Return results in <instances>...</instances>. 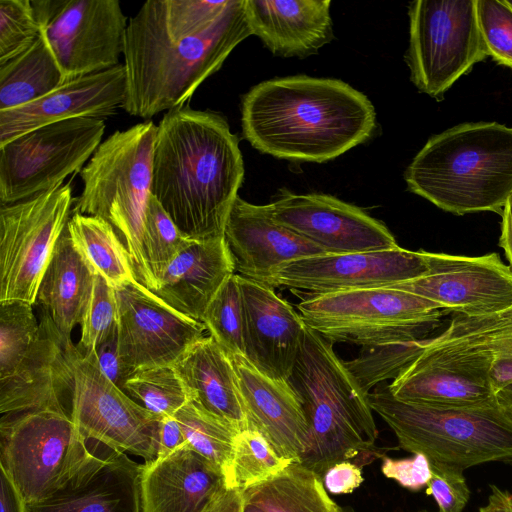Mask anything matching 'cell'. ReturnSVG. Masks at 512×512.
<instances>
[{
	"label": "cell",
	"instance_id": "obj_13",
	"mask_svg": "<svg viewBox=\"0 0 512 512\" xmlns=\"http://www.w3.org/2000/svg\"><path fill=\"white\" fill-rule=\"evenodd\" d=\"M73 372L71 419L88 439L110 449L156 459L161 418L132 400L102 372L95 350L66 348Z\"/></svg>",
	"mask_w": 512,
	"mask_h": 512
},
{
	"label": "cell",
	"instance_id": "obj_41",
	"mask_svg": "<svg viewBox=\"0 0 512 512\" xmlns=\"http://www.w3.org/2000/svg\"><path fill=\"white\" fill-rule=\"evenodd\" d=\"M165 33L174 40L199 35L222 16L231 0H149Z\"/></svg>",
	"mask_w": 512,
	"mask_h": 512
},
{
	"label": "cell",
	"instance_id": "obj_43",
	"mask_svg": "<svg viewBox=\"0 0 512 512\" xmlns=\"http://www.w3.org/2000/svg\"><path fill=\"white\" fill-rule=\"evenodd\" d=\"M39 36L31 0H0V65L25 52Z\"/></svg>",
	"mask_w": 512,
	"mask_h": 512
},
{
	"label": "cell",
	"instance_id": "obj_30",
	"mask_svg": "<svg viewBox=\"0 0 512 512\" xmlns=\"http://www.w3.org/2000/svg\"><path fill=\"white\" fill-rule=\"evenodd\" d=\"M95 273L74 246L67 227L41 280L36 303L42 306L67 345L89 305Z\"/></svg>",
	"mask_w": 512,
	"mask_h": 512
},
{
	"label": "cell",
	"instance_id": "obj_10",
	"mask_svg": "<svg viewBox=\"0 0 512 512\" xmlns=\"http://www.w3.org/2000/svg\"><path fill=\"white\" fill-rule=\"evenodd\" d=\"M405 60L416 88L440 101L444 93L488 54L476 0H417L409 5Z\"/></svg>",
	"mask_w": 512,
	"mask_h": 512
},
{
	"label": "cell",
	"instance_id": "obj_52",
	"mask_svg": "<svg viewBox=\"0 0 512 512\" xmlns=\"http://www.w3.org/2000/svg\"><path fill=\"white\" fill-rule=\"evenodd\" d=\"M1 492L0 506L1 512H26V503L11 478L1 469L0 472Z\"/></svg>",
	"mask_w": 512,
	"mask_h": 512
},
{
	"label": "cell",
	"instance_id": "obj_54",
	"mask_svg": "<svg viewBox=\"0 0 512 512\" xmlns=\"http://www.w3.org/2000/svg\"><path fill=\"white\" fill-rule=\"evenodd\" d=\"M491 494L488 503L479 508V512H512V494L490 485Z\"/></svg>",
	"mask_w": 512,
	"mask_h": 512
},
{
	"label": "cell",
	"instance_id": "obj_40",
	"mask_svg": "<svg viewBox=\"0 0 512 512\" xmlns=\"http://www.w3.org/2000/svg\"><path fill=\"white\" fill-rule=\"evenodd\" d=\"M192 241L152 195L145 215L142 243L156 287L158 278L167 266Z\"/></svg>",
	"mask_w": 512,
	"mask_h": 512
},
{
	"label": "cell",
	"instance_id": "obj_48",
	"mask_svg": "<svg viewBox=\"0 0 512 512\" xmlns=\"http://www.w3.org/2000/svg\"><path fill=\"white\" fill-rule=\"evenodd\" d=\"M95 353L105 376L124 391V385L133 372L122 361L119 351L118 328L95 348Z\"/></svg>",
	"mask_w": 512,
	"mask_h": 512
},
{
	"label": "cell",
	"instance_id": "obj_9",
	"mask_svg": "<svg viewBox=\"0 0 512 512\" xmlns=\"http://www.w3.org/2000/svg\"><path fill=\"white\" fill-rule=\"evenodd\" d=\"M65 409L4 414L0 467L26 504L54 493L92 454Z\"/></svg>",
	"mask_w": 512,
	"mask_h": 512
},
{
	"label": "cell",
	"instance_id": "obj_16",
	"mask_svg": "<svg viewBox=\"0 0 512 512\" xmlns=\"http://www.w3.org/2000/svg\"><path fill=\"white\" fill-rule=\"evenodd\" d=\"M428 272L388 286L437 303L444 311L484 317L512 309V269L498 253L462 256L421 250Z\"/></svg>",
	"mask_w": 512,
	"mask_h": 512
},
{
	"label": "cell",
	"instance_id": "obj_6",
	"mask_svg": "<svg viewBox=\"0 0 512 512\" xmlns=\"http://www.w3.org/2000/svg\"><path fill=\"white\" fill-rule=\"evenodd\" d=\"M157 126L152 121L115 131L80 172L83 190L73 212L109 222L125 245L136 280L153 292L155 281L143 250V229L152 196Z\"/></svg>",
	"mask_w": 512,
	"mask_h": 512
},
{
	"label": "cell",
	"instance_id": "obj_7",
	"mask_svg": "<svg viewBox=\"0 0 512 512\" xmlns=\"http://www.w3.org/2000/svg\"><path fill=\"white\" fill-rule=\"evenodd\" d=\"M368 399L405 451L463 470L488 462L512 466V420L497 405L441 409L410 404L394 398L388 385L374 388Z\"/></svg>",
	"mask_w": 512,
	"mask_h": 512
},
{
	"label": "cell",
	"instance_id": "obj_45",
	"mask_svg": "<svg viewBox=\"0 0 512 512\" xmlns=\"http://www.w3.org/2000/svg\"><path fill=\"white\" fill-rule=\"evenodd\" d=\"M80 344L84 351L95 350L118 328V304L115 289L96 275L92 296L85 312Z\"/></svg>",
	"mask_w": 512,
	"mask_h": 512
},
{
	"label": "cell",
	"instance_id": "obj_31",
	"mask_svg": "<svg viewBox=\"0 0 512 512\" xmlns=\"http://www.w3.org/2000/svg\"><path fill=\"white\" fill-rule=\"evenodd\" d=\"M245 502L266 512H340L322 478L299 462H292L270 480L243 490Z\"/></svg>",
	"mask_w": 512,
	"mask_h": 512
},
{
	"label": "cell",
	"instance_id": "obj_44",
	"mask_svg": "<svg viewBox=\"0 0 512 512\" xmlns=\"http://www.w3.org/2000/svg\"><path fill=\"white\" fill-rule=\"evenodd\" d=\"M476 12L488 56L512 69V7L506 0H476Z\"/></svg>",
	"mask_w": 512,
	"mask_h": 512
},
{
	"label": "cell",
	"instance_id": "obj_23",
	"mask_svg": "<svg viewBox=\"0 0 512 512\" xmlns=\"http://www.w3.org/2000/svg\"><path fill=\"white\" fill-rule=\"evenodd\" d=\"M142 466L117 450L92 453L54 493L26 504V512H142Z\"/></svg>",
	"mask_w": 512,
	"mask_h": 512
},
{
	"label": "cell",
	"instance_id": "obj_25",
	"mask_svg": "<svg viewBox=\"0 0 512 512\" xmlns=\"http://www.w3.org/2000/svg\"><path fill=\"white\" fill-rule=\"evenodd\" d=\"M40 334L14 371L0 379V412L65 409L61 398L71 391L73 372L67 345L43 312Z\"/></svg>",
	"mask_w": 512,
	"mask_h": 512
},
{
	"label": "cell",
	"instance_id": "obj_17",
	"mask_svg": "<svg viewBox=\"0 0 512 512\" xmlns=\"http://www.w3.org/2000/svg\"><path fill=\"white\" fill-rule=\"evenodd\" d=\"M118 304L119 351L137 369L173 365L203 338V323L173 309L139 282L114 288Z\"/></svg>",
	"mask_w": 512,
	"mask_h": 512
},
{
	"label": "cell",
	"instance_id": "obj_26",
	"mask_svg": "<svg viewBox=\"0 0 512 512\" xmlns=\"http://www.w3.org/2000/svg\"><path fill=\"white\" fill-rule=\"evenodd\" d=\"M224 487L221 471L185 447L143 464L142 512H203Z\"/></svg>",
	"mask_w": 512,
	"mask_h": 512
},
{
	"label": "cell",
	"instance_id": "obj_29",
	"mask_svg": "<svg viewBox=\"0 0 512 512\" xmlns=\"http://www.w3.org/2000/svg\"><path fill=\"white\" fill-rule=\"evenodd\" d=\"M172 366L191 400L238 431L249 429L234 365L211 336L193 344Z\"/></svg>",
	"mask_w": 512,
	"mask_h": 512
},
{
	"label": "cell",
	"instance_id": "obj_32",
	"mask_svg": "<svg viewBox=\"0 0 512 512\" xmlns=\"http://www.w3.org/2000/svg\"><path fill=\"white\" fill-rule=\"evenodd\" d=\"M66 227L74 246L95 275H100L113 288L138 282L128 251L109 222L73 212Z\"/></svg>",
	"mask_w": 512,
	"mask_h": 512
},
{
	"label": "cell",
	"instance_id": "obj_5",
	"mask_svg": "<svg viewBox=\"0 0 512 512\" xmlns=\"http://www.w3.org/2000/svg\"><path fill=\"white\" fill-rule=\"evenodd\" d=\"M287 381L301 402L309 426L302 465L322 478L335 463L374 450L378 430L369 393L337 356L332 343L307 326Z\"/></svg>",
	"mask_w": 512,
	"mask_h": 512
},
{
	"label": "cell",
	"instance_id": "obj_39",
	"mask_svg": "<svg viewBox=\"0 0 512 512\" xmlns=\"http://www.w3.org/2000/svg\"><path fill=\"white\" fill-rule=\"evenodd\" d=\"M426 340L362 347L359 355L345 364L362 389L369 393L379 383L395 379L423 352Z\"/></svg>",
	"mask_w": 512,
	"mask_h": 512
},
{
	"label": "cell",
	"instance_id": "obj_36",
	"mask_svg": "<svg viewBox=\"0 0 512 512\" xmlns=\"http://www.w3.org/2000/svg\"><path fill=\"white\" fill-rule=\"evenodd\" d=\"M291 463L281 457L257 430L249 428L237 436L226 486L243 491L270 480Z\"/></svg>",
	"mask_w": 512,
	"mask_h": 512
},
{
	"label": "cell",
	"instance_id": "obj_50",
	"mask_svg": "<svg viewBox=\"0 0 512 512\" xmlns=\"http://www.w3.org/2000/svg\"><path fill=\"white\" fill-rule=\"evenodd\" d=\"M189 447L175 417H165L160 422L159 447L156 458H164L170 454Z\"/></svg>",
	"mask_w": 512,
	"mask_h": 512
},
{
	"label": "cell",
	"instance_id": "obj_46",
	"mask_svg": "<svg viewBox=\"0 0 512 512\" xmlns=\"http://www.w3.org/2000/svg\"><path fill=\"white\" fill-rule=\"evenodd\" d=\"M430 468L427 493L435 499L439 512H462L471 496L464 470L438 462H430Z\"/></svg>",
	"mask_w": 512,
	"mask_h": 512
},
{
	"label": "cell",
	"instance_id": "obj_15",
	"mask_svg": "<svg viewBox=\"0 0 512 512\" xmlns=\"http://www.w3.org/2000/svg\"><path fill=\"white\" fill-rule=\"evenodd\" d=\"M491 357L463 341L429 337L423 352L388 385L399 401L441 409L495 406Z\"/></svg>",
	"mask_w": 512,
	"mask_h": 512
},
{
	"label": "cell",
	"instance_id": "obj_35",
	"mask_svg": "<svg viewBox=\"0 0 512 512\" xmlns=\"http://www.w3.org/2000/svg\"><path fill=\"white\" fill-rule=\"evenodd\" d=\"M174 417L180 424L189 448L220 470L226 482L240 431L191 399Z\"/></svg>",
	"mask_w": 512,
	"mask_h": 512
},
{
	"label": "cell",
	"instance_id": "obj_58",
	"mask_svg": "<svg viewBox=\"0 0 512 512\" xmlns=\"http://www.w3.org/2000/svg\"><path fill=\"white\" fill-rule=\"evenodd\" d=\"M508 5L512 7V0H506Z\"/></svg>",
	"mask_w": 512,
	"mask_h": 512
},
{
	"label": "cell",
	"instance_id": "obj_8",
	"mask_svg": "<svg viewBox=\"0 0 512 512\" xmlns=\"http://www.w3.org/2000/svg\"><path fill=\"white\" fill-rule=\"evenodd\" d=\"M297 308L305 325L332 344L362 347L426 339L443 315L437 303L388 287L307 294Z\"/></svg>",
	"mask_w": 512,
	"mask_h": 512
},
{
	"label": "cell",
	"instance_id": "obj_20",
	"mask_svg": "<svg viewBox=\"0 0 512 512\" xmlns=\"http://www.w3.org/2000/svg\"><path fill=\"white\" fill-rule=\"evenodd\" d=\"M238 280L243 303L244 357L266 376L287 381L301 350L306 325L274 287L240 275Z\"/></svg>",
	"mask_w": 512,
	"mask_h": 512
},
{
	"label": "cell",
	"instance_id": "obj_49",
	"mask_svg": "<svg viewBox=\"0 0 512 512\" xmlns=\"http://www.w3.org/2000/svg\"><path fill=\"white\" fill-rule=\"evenodd\" d=\"M322 481L331 494L351 493L364 481L362 467L349 460L337 462L325 471Z\"/></svg>",
	"mask_w": 512,
	"mask_h": 512
},
{
	"label": "cell",
	"instance_id": "obj_27",
	"mask_svg": "<svg viewBox=\"0 0 512 512\" xmlns=\"http://www.w3.org/2000/svg\"><path fill=\"white\" fill-rule=\"evenodd\" d=\"M330 0H244L251 33L281 57H307L333 38Z\"/></svg>",
	"mask_w": 512,
	"mask_h": 512
},
{
	"label": "cell",
	"instance_id": "obj_19",
	"mask_svg": "<svg viewBox=\"0 0 512 512\" xmlns=\"http://www.w3.org/2000/svg\"><path fill=\"white\" fill-rule=\"evenodd\" d=\"M422 251L386 250L321 254L284 265L270 286L321 294L388 287L425 275Z\"/></svg>",
	"mask_w": 512,
	"mask_h": 512
},
{
	"label": "cell",
	"instance_id": "obj_42",
	"mask_svg": "<svg viewBox=\"0 0 512 512\" xmlns=\"http://www.w3.org/2000/svg\"><path fill=\"white\" fill-rule=\"evenodd\" d=\"M40 334L32 305L0 304V379L9 376Z\"/></svg>",
	"mask_w": 512,
	"mask_h": 512
},
{
	"label": "cell",
	"instance_id": "obj_22",
	"mask_svg": "<svg viewBox=\"0 0 512 512\" xmlns=\"http://www.w3.org/2000/svg\"><path fill=\"white\" fill-rule=\"evenodd\" d=\"M224 238L237 274L269 286L289 262L326 254L275 222L266 205L252 204L239 196L228 216Z\"/></svg>",
	"mask_w": 512,
	"mask_h": 512
},
{
	"label": "cell",
	"instance_id": "obj_1",
	"mask_svg": "<svg viewBox=\"0 0 512 512\" xmlns=\"http://www.w3.org/2000/svg\"><path fill=\"white\" fill-rule=\"evenodd\" d=\"M243 178L239 140L222 115L189 105L163 115L157 126L152 195L188 238L224 237Z\"/></svg>",
	"mask_w": 512,
	"mask_h": 512
},
{
	"label": "cell",
	"instance_id": "obj_33",
	"mask_svg": "<svg viewBox=\"0 0 512 512\" xmlns=\"http://www.w3.org/2000/svg\"><path fill=\"white\" fill-rule=\"evenodd\" d=\"M64 82L53 54L40 35L25 52L0 65V111L33 102Z\"/></svg>",
	"mask_w": 512,
	"mask_h": 512
},
{
	"label": "cell",
	"instance_id": "obj_24",
	"mask_svg": "<svg viewBox=\"0 0 512 512\" xmlns=\"http://www.w3.org/2000/svg\"><path fill=\"white\" fill-rule=\"evenodd\" d=\"M229 358L238 376L249 428L257 430L281 457L300 463L310 434L293 388L288 381L261 373L242 355Z\"/></svg>",
	"mask_w": 512,
	"mask_h": 512
},
{
	"label": "cell",
	"instance_id": "obj_11",
	"mask_svg": "<svg viewBox=\"0 0 512 512\" xmlns=\"http://www.w3.org/2000/svg\"><path fill=\"white\" fill-rule=\"evenodd\" d=\"M105 123L74 118L45 125L0 146V201L14 204L81 172L102 142Z\"/></svg>",
	"mask_w": 512,
	"mask_h": 512
},
{
	"label": "cell",
	"instance_id": "obj_18",
	"mask_svg": "<svg viewBox=\"0 0 512 512\" xmlns=\"http://www.w3.org/2000/svg\"><path fill=\"white\" fill-rule=\"evenodd\" d=\"M266 206L275 222L326 254L398 247L395 237L381 221L332 195L295 194L284 189Z\"/></svg>",
	"mask_w": 512,
	"mask_h": 512
},
{
	"label": "cell",
	"instance_id": "obj_4",
	"mask_svg": "<svg viewBox=\"0 0 512 512\" xmlns=\"http://www.w3.org/2000/svg\"><path fill=\"white\" fill-rule=\"evenodd\" d=\"M409 191L464 215H501L512 197V127L463 123L433 135L405 170Z\"/></svg>",
	"mask_w": 512,
	"mask_h": 512
},
{
	"label": "cell",
	"instance_id": "obj_3",
	"mask_svg": "<svg viewBox=\"0 0 512 512\" xmlns=\"http://www.w3.org/2000/svg\"><path fill=\"white\" fill-rule=\"evenodd\" d=\"M250 35L244 0H231L213 26L181 40L165 33L146 1L128 20L125 33L126 97L122 108L132 116L150 119L184 106Z\"/></svg>",
	"mask_w": 512,
	"mask_h": 512
},
{
	"label": "cell",
	"instance_id": "obj_56",
	"mask_svg": "<svg viewBox=\"0 0 512 512\" xmlns=\"http://www.w3.org/2000/svg\"><path fill=\"white\" fill-rule=\"evenodd\" d=\"M244 512H266V511H264L263 509H261L260 507L254 505V504L245 502Z\"/></svg>",
	"mask_w": 512,
	"mask_h": 512
},
{
	"label": "cell",
	"instance_id": "obj_2",
	"mask_svg": "<svg viewBox=\"0 0 512 512\" xmlns=\"http://www.w3.org/2000/svg\"><path fill=\"white\" fill-rule=\"evenodd\" d=\"M241 125L261 153L322 163L366 142L376 112L366 95L341 80L296 75L263 81L245 93Z\"/></svg>",
	"mask_w": 512,
	"mask_h": 512
},
{
	"label": "cell",
	"instance_id": "obj_57",
	"mask_svg": "<svg viewBox=\"0 0 512 512\" xmlns=\"http://www.w3.org/2000/svg\"><path fill=\"white\" fill-rule=\"evenodd\" d=\"M340 512H354V511L350 508H348V509L342 508Z\"/></svg>",
	"mask_w": 512,
	"mask_h": 512
},
{
	"label": "cell",
	"instance_id": "obj_38",
	"mask_svg": "<svg viewBox=\"0 0 512 512\" xmlns=\"http://www.w3.org/2000/svg\"><path fill=\"white\" fill-rule=\"evenodd\" d=\"M243 303L238 275H231L202 317L206 330L228 357L244 356Z\"/></svg>",
	"mask_w": 512,
	"mask_h": 512
},
{
	"label": "cell",
	"instance_id": "obj_34",
	"mask_svg": "<svg viewBox=\"0 0 512 512\" xmlns=\"http://www.w3.org/2000/svg\"><path fill=\"white\" fill-rule=\"evenodd\" d=\"M439 335L487 353L492 360L491 382L495 391L512 382V309L484 317L456 314Z\"/></svg>",
	"mask_w": 512,
	"mask_h": 512
},
{
	"label": "cell",
	"instance_id": "obj_12",
	"mask_svg": "<svg viewBox=\"0 0 512 512\" xmlns=\"http://www.w3.org/2000/svg\"><path fill=\"white\" fill-rule=\"evenodd\" d=\"M71 185L1 205L0 304L33 306L43 275L70 217Z\"/></svg>",
	"mask_w": 512,
	"mask_h": 512
},
{
	"label": "cell",
	"instance_id": "obj_28",
	"mask_svg": "<svg viewBox=\"0 0 512 512\" xmlns=\"http://www.w3.org/2000/svg\"><path fill=\"white\" fill-rule=\"evenodd\" d=\"M233 274L234 261L224 237L193 240L167 266L152 293L178 312L201 322L208 305Z\"/></svg>",
	"mask_w": 512,
	"mask_h": 512
},
{
	"label": "cell",
	"instance_id": "obj_51",
	"mask_svg": "<svg viewBox=\"0 0 512 512\" xmlns=\"http://www.w3.org/2000/svg\"><path fill=\"white\" fill-rule=\"evenodd\" d=\"M244 506L243 491L226 486L215 496L203 512H244Z\"/></svg>",
	"mask_w": 512,
	"mask_h": 512
},
{
	"label": "cell",
	"instance_id": "obj_53",
	"mask_svg": "<svg viewBox=\"0 0 512 512\" xmlns=\"http://www.w3.org/2000/svg\"><path fill=\"white\" fill-rule=\"evenodd\" d=\"M499 246L503 249L509 266L512 269V197L501 213Z\"/></svg>",
	"mask_w": 512,
	"mask_h": 512
},
{
	"label": "cell",
	"instance_id": "obj_14",
	"mask_svg": "<svg viewBox=\"0 0 512 512\" xmlns=\"http://www.w3.org/2000/svg\"><path fill=\"white\" fill-rule=\"evenodd\" d=\"M40 35L64 81L110 69L124 51L127 18L117 0H31Z\"/></svg>",
	"mask_w": 512,
	"mask_h": 512
},
{
	"label": "cell",
	"instance_id": "obj_37",
	"mask_svg": "<svg viewBox=\"0 0 512 512\" xmlns=\"http://www.w3.org/2000/svg\"><path fill=\"white\" fill-rule=\"evenodd\" d=\"M124 392L161 419L174 417L190 399L186 386L172 365L133 371L124 385Z\"/></svg>",
	"mask_w": 512,
	"mask_h": 512
},
{
	"label": "cell",
	"instance_id": "obj_59",
	"mask_svg": "<svg viewBox=\"0 0 512 512\" xmlns=\"http://www.w3.org/2000/svg\"><path fill=\"white\" fill-rule=\"evenodd\" d=\"M421 512H427V511H421Z\"/></svg>",
	"mask_w": 512,
	"mask_h": 512
},
{
	"label": "cell",
	"instance_id": "obj_47",
	"mask_svg": "<svg viewBox=\"0 0 512 512\" xmlns=\"http://www.w3.org/2000/svg\"><path fill=\"white\" fill-rule=\"evenodd\" d=\"M381 471L387 478L411 491L421 490L431 478L430 462L420 453L403 459L383 457Z\"/></svg>",
	"mask_w": 512,
	"mask_h": 512
},
{
	"label": "cell",
	"instance_id": "obj_55",
	"mask_svg": "<svg viewBox=\"0 0 512 512\" xmlns=\"http://www.w3.org/2000/svg\"><path fill=\"white\" fill-rule=\"evenodd\" d=\"M496 404L512 420V382L495 391Z\"/></svg>",
	"mask_w": 512,
	"mask_h": 512
},
{
	"label": "cell",
	"instance_id": "obj_21",
	"mask_svg": "<svg viewBox=\"0 0 512 512\" xmlns=\"http://www.w3.org/2000/svg\"><path fill=\"white\" fill-rule=\"evenodd\" d=\"M124 64L66 81L26 105L0 111V146L32 130L74 118L102 119L123 106Z\"/></svg>",
	"mask_w": 512,
	"mask_h": 512
}]
</instances>
